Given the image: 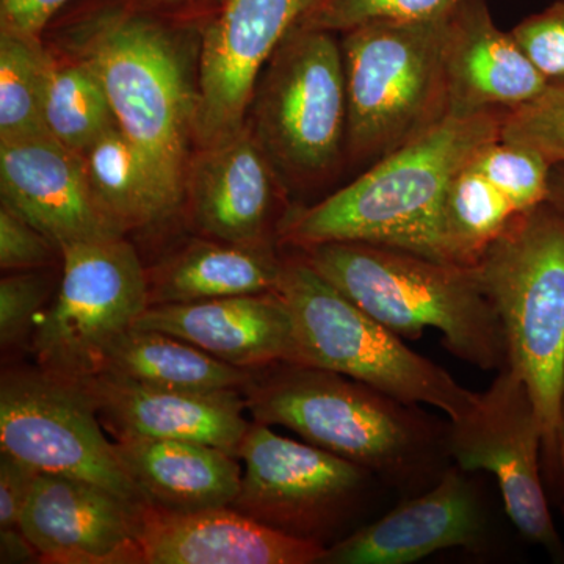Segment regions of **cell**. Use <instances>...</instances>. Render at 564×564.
Returning <instances> with one entry per match:
<instances>
[{
  "instance_id": "cell-1",
  "label": "cell",
  "mask_w": 564,
  "mask_h": 564,
  "mask_svg": "<svg viewBox=\"0 0 564 564\" xmlns=\"http://www.w3.org/2000/svg\"><path fill=\"white\" fill-rule=\"evenodd\" d=\"M202 31L196 21L110 0L77 14L58 41L101 80L121 131L177 207L195 144Z\"/></svg>"
},
{
  "instance_id": "cell-2",
  "label": "cell",
  "mask_w": 564,
  "mask_h": 564,
  "mask_svg": "<svg viewBox=\"0 0 564 564\" xmlns=\"http://www.w3.org/2000/svg\"><path fill=\"white\" fill-rule=\"evenodd\" d=\"M507 111L445 117L328 198L289 212L278 231L281 240L300 250L329 242L381 245L448 262L443 240L448 187L481 148L500 140Z\"/></svg>"
},
{
  "instance_id": "cell-3",
  "label": "cell",
  "mask_w": 564,
  "mask_h": 564,
  "mask_svg": "<svg viewBox=\"0 0 564 564\" xmlns=\"http://www.w3.org/2000/svg\"><path fill=\"white\" fill-rule=\"evenodd\" d=\"M242 392L256 422L285 426L388 484L415 488L451 455L448 430L419 406L332 370L273 362L252 370Z\"/></svg>"
},
{
  "instance_id": "cell-4",
  "label": "cell",
  "mask_w": 564,
  "mask_h": 564,
  "mask_svg": "<svg viewBox=\"0 0 564 564\" xmlns=\"http://www.w3.org/2000/svg\"><path fill=\"white\" fill-rule=\"evenodd\" d=\"M311 267L402 339L437 329L456 358L481 370L508 366L502 322L475 267L434 261L381 245L329 242L303 248Z\"/></svg>"
},
{
  "instance_id": "cell-5",
  "label": "cell",
  "mask_w": 564,
  "mask_h": 564,
  "mask_svg": "<svg viewBox=\"0 0 564 564\" xmlns=\"http://www.w3.org/2000/svg\"><path fill=\"white\" fill-rule=\"evenodd\" d=\"M502 322L508 366L524 378L558 469L564 425V212L545 202L519 212L475 265Z\"/></svg>"
},
{
  "instance_id": "cell-6",
  "label": "cell",
  "mask_w": 564,
  "mask_h": 564,
  "mask_svg": "<svg viewBox=\"0 0 564 564\" xmlns=\"http://www.w3.org/2000/svg\"><path fill=\"white\" fill-rule=\"evenodd\" d=\"M278 295L293 325V362L345 375L408 404H429L451 422L478 400L447 370L403 344L315 272L303 256L285 259Z\"/></svg>"
},
{
  "instance_id": "cell-7",
  "label": "cell",
  "mask_w": 564,
  "mask_h": 564,
  "mask_svg": "<svg viewBox=\"0 0 564 564\" xmlns=\"http://www.w3.org/2000/svg\"><path fill=\"white\" fill-rule=\"evenodd\" d=\"M454 10L344 33L345 152L352 161L377 162L447 117L445 44Z\"/></svg>"
},
{
  "instance_id": "cell-8",
  "label": "cell",
  "mask_w": 564,
  "mask_h": 564,
  "mask_svg": "<svg viewBox=\"0 0 564 564\" xmlns=\"http://www.w3.org/2000/svg\"><path fill=\"white\" fill-rule=\"evenodd\" d=\"M252 133L284 184H314L336 169L347 141L343 47L332 32L296 24L263 68Z\"/></svg>"
},
{
  "instance_id": "cell-9",
  "label": "cell",
  "mask_w": 564,
  "mask_h": 564,
  "mask_svg": "<svg viewBox=\"0 0 564 564\" xmlns=\"http://www.w3.org/2000/svg\"><path fill=\"white\" fill-rule=\"evenodd\" d=\"M57 296L33 340L40 367L63 377L98 373L110 345L150 306V280L124 237L66 245Z\"/></svg>"
},
{
  "instance_id": "cell-10",
  "label": "cell",
  "mask_w": 564,
  "mask_h": 564,
  "mask_svg": "<svg viewBox=\"0 0 564 564\" xmlns=\"http://www.w3.org/2000/svg\"><path fill=\"white\" fill-rule=\"evenodd\" d=\"M0 451L40 474L63 475L101 486L126 502L148 505L99 414L74 378L39 370H13L0 383Z\"/></svg>"
},
{
  "instance_id": "cell-11",
  "label": "cell",
  "mask_w": 564,
  "mask_h": 564,
  "mask_svg": "<svg viewBox=\"0 0 564 564\" xmlns=\"http://www.w3.org/2000/svg\"><path fill=\"white\" fill-rule=\"evenodd\" d=\"M239 458L245 474L232 508L256 521L323 544L355 513L369 486V470L252 422Z\"/></svg>"
},
{
  "instance_id": "cell-12",
  "label": "cell",
  "mask_w": 564,
  "mask_h": 564,
  "mask_svg": "<svg viewBox=\"0 0 564 564\" xmlns=\"http://www.w3.org/2000/svg\"><path fill=\"white\" fill-rule=\"evenodd\" d=\"M543 426L527 386L513 367L478 393L477 403L448 425V452L463 470L496 475L505 510L519 532L555 551L560 547L541 481Z\"/></svg>"
},
{
  "instance_id": "cell-13",
  "label": "cell",
  "mask_w": 564,
  "mask_h": 564,
  "mask_svg": "<svg viewBox=\"0 0 564 564\" xmlns=\"http://www.w3.org/2000/svg\"><path fill=\"white\" fill-rule=\"evenodd\" d=\"M311 0H225L204 21L195 147L231 139L247 126L256 85Z\"/></svg>"
},
{
  "instance_id": "cell-14",
  "label": "cell",
  "mask_w": 564,
  "mask_h": 564,
  "mask_svg": "<svg viewBox=\"0 0 564 564\" xmlns=\"http://www.w3.org/2000/svg\"><path fill=\"white\" fill-rule=\"evenodd\" d=\"M0 191L58 251L128 232L96 195L82 155L51 135L0 141Z\"/></svg>"
},
{
  "instance_id": "cell-15",
  "label": "cell",
  "mask_w": 564,
  "mask_h": 564,
  "mask_svg": "<svg viewBox=\"0 0 564 564\" xmlns=\"http://www.w3.org/2000/svg\"><path fill=\"white\" fill-rule=\"evenodd\" d=\"M141 510L101 486L39 474L22 514L21 532L40 563H143Z\"/></svg>"
},
{
  "instance_id": "cell-16",
  "label": "cell",
  "mask_w": 564,
  "mask_h": 564,
  "mask_svg": "<svg viewBox=\"0 0 564 564\" xmlns=\"http://www.w3.org/2000/svg\"><path fill=\"white\" fill-rule=\"evenodd\" d=\"M77 381L115 436L133 434L152 440L192 441L239 458L240 445L251 425L243 415L247 400L240 389L162 388L109 370Z\"/></svg>"
},
{
  "instance_id": "cell-17",
  "label": "cell",
  "mask_w": 564,
  "mask_h": 564,
  "mask_svg": "<svg viewBox=\"0 0 564 564\" xmlns=\"http://www.w3.org/2000/svg\"><path fill=\"white\" fill-rule=\"evenodd\" d=\"M284 181L250 124L214 147L196 148L188 163L185 202L212 239L272 245V225Z\"/></svg>"
},
{
  "instance_id": "cell-18",
  "label": "cell",
  "mask_w": 564,
  "mask_h": 564,
  "mask_svg": "<svg viewBox=\"0 0 564 564\" xmlns=\"http://www.w3.org/2000/svg\"><path fill=\"white\" fill-rule=\"evenodd\" d=\"M144 564H314L326 547L256 521L232 507L140 513Z\"/></svg>"
},
{
  "instance_id": "cell-19",
  "label": "cell",
  "mask_w": 564,
  "mask_h": 564,
  "mask_svg": "<svg viewBox=\"0 0 564 564\" xmlns=\"http://www.w3.org/2000/svg\"><path fill=\"white\" fill-rule=\"evenodd\" d=\"M484 525L473 485L458 470L445 469L422 496L326 547L321 563H414L444 549L475 547Z\"/></svg>"
},
{
  "instance_id": "cell-20",
  "label": "cell",
  "mask_w": 564,
  "mask_h": 564,
  "mask_svg": "<svg viewBox=\"0 0 564 564\" xmlns=\"http://www.w3.org/2000/svg\"><path fill=\"white\" fill-rule=\"evenodd\" d=\"M547 85L513 33L494 24L486 0L456 3L445 44L447 117L516 109Z\"/></svg>"
},
{
  "instance_id": "cell-21",
  "label": "cell",
  "mask_w": 564,
  "mask_h": 564,
  "mask_svg": "<svg viewBox=\"0 0 564 564\" xmlns=\"http://www.w3.org/2000/svg\"><path fill=\"white\" fill-rule=\"evenodd\" d=\"M133 328L180 337L242 369L295 359L291 313L276 292L151 304Z\"/></svg>"
},
{
  "instance_id": "cell-22",
  "label": "cell",
  "mask_w": 564,
  "mask_h": 564,
  "mask_svg": "<svg viewBox=\"0 0 564 564\" xmlns=\"http://www.w3.org/2000/svg\"><path fill=\"white\" fill-rule=\"evenodd\" d=\"M115 437L118 455L148 505L188 513L236 502L242 475L228 452L192 441Z\"/></svg>"
},
{
  "instance_id": "cell-23",
  "label": "cell",
  "mask_w": 564,
  "mask_h": 564,
  "mask_svg": "<svg viewBox=\"0 0 564 564\" xmlns=\"http://www.w3.org/2000/svg\"><path fill=\"white\" fill-rule=\"evenodd\" d=\"M282 269L273 245L195 242L155 272L150 306L276 292Z\"/></svg>"
},
{
  "instance_id": "cell-24",
  "label": "cell",
  "mask_w": 564,
  "mask_h": 564,
  "mask_svg": "<svg viewBox=\"0 0 564 564\" xmlns=\"http://www.w3.org/2000/svg\"><path fill=\"white\" fill-rule=\"evenodd\" d=\"M101 370L187 391H242L252 377V370L223 362L180 337L133 326L110 345Z\"/></svg>"
},
{
  "instance_id": "cell-25",
  "label": "cell",
  "mask_w": 564,
  "mask_h": 564,
  "mask_svg": "<svg viewBox=\"0 0 564 564\" xmlns=\"http://www.w3.org/2000/svg\"><path fill=\"white\" fill-rule=\"evenodd\" d=\"M80 155L96 195L126 231L158 225L180 210L120 126L104 133Z\"/></svg>"
},
{
  "instance_id": "cell-26",
  "label": "cell",
  "mask_w": 564,
  "mask_h": 564,
  "mask_svg": "<svg viewBox=\"0 0 564 564\" xmlns=\"http://www.w3.org/2000/svg\"><path fill=\"white\" fill-rule=\"evenodd\" d=\"M516 214L510 199L469 163L456 174L445 196L443 240L448 262L477 265Z\"/></svg>"
},
{
  "instance_id": "cell-27",
  "label": "cell",
  "mask_w": 564,
  "mask_h": 564,
  "mask_svg": "<svg viewBox=\"0 0 564 564\" xmlns=\"http://www.w3.org/2000/svg\"><path fill=\"white\" fill-rule=\"evenodd\" d=\"M44 122L52 139L77 154L120 126L101 80L73 58L52 65Z\"/></svg>"
},
{
  "instance_id": "cell-28",
  "label": "cell",
  "mask_w": 564,
  "mask_h": 564,
  "mask_svg": "<svg viewBox=\"0 0 564 564\" xmlns=\"http://www.w3.org/2000/svg\"><path fill=\"white\" fill-rule=\"evenodd\" d=\"M54 61L43 39L0 32V141L50 135L44 101Z\"/></svg>"
},
{
  "instance_id": "cell-29",
  "label": "cell",
  "mask_w": 564,
  "mask_h": 564,
  "mask_svg": "<svg viewBox=\"0 0 564 564\" xmlns=\"http://www.w3.org/2000/svg\"><path fill=\"white\" fill-rule=\"evenodd\" d=\"M470 165L503 193L518 212L533 209L549 199L552 165L529 148L492 141L478 151Z\"/></svg>"
},
{
  "instance_id": "cell-30",
  "label": "cell",
  "mask_w": 564,
  "mask_h": 564,
  "mask_svg": "<svg viewBox=\"0 0 564 564\" xmlns=\"http://www.w3.org/2000/svg\"><path fill=\"white\" fill-rule=\"evenodd\" d=\"M459 0H311L296 24L325 32H348L380 21H415L440 17Z\"/></svg>"
},
{
  "instance_id": "cell-31",
  "label": "cell",
  "mask_w": 564,
  "mask_h": 564,
  "mask_svg": "<svg viewBox=\"0 0 564 564\" xmlns=\"http://www.w3.org/2000/svg\"><path fill=\"white\" fill-rule=\"evenodd\" d=\"M500 140L543 155L552 166L564 163V84L545 90L505 113Z\"/></svg>"
},
{
  "instance_id": "cell-32",
  "label": "cell",
  "mask_w": 564,
  "mask_h": 564,
  "mask_svg": "<svg viewBox=\"0 0 564 564\" xmlns=\"http://www.w3.org/2000/svg\"><path fill=\"white\" fill-rule=\"evenodd\" d=\"M52 278L36 270H24L0 281V344H21L31 333L41 306L50 299Z\"/></svg>"
},
{
  "instance_id": "cell-33",
  "label": "cell",
  "mask_w": 564,
  "mask_h": 564,
  "mask_svg": "<svg viewBox=\"0 0 564 564\" xmlns=\"http://www.w3.org/2000/svg\"><path fill=\"white\" fill-rule=\"evenodd\" d=\"M511 33L547 84H564V0L525 18Z\"/></svg>"
},
{
  "instance_id": "cell-34",
  "label": "cell",
  "mask_w": 564,
  "mask_h": 564,
  "mask_svg": "<svg viewBox=\"0 0 564 564\" xmlns=\"http://www.w3.org/2000/svg\"><path fill=\"white\" fill-rule=\"evenodd\" d=\"M58 248L9 204L0 206V269L24 272L47 265Z\"/></svg>"
},
{
  "instance_id": "cell-35",
  "label": "cell",
  "mask_w": 564,
  "mask_h": 564,
  "mask_svg": "<svg viewBox=\"0 0 564 564\" xmlns=\"http://www.w3.org/2000/svg\"><path fill=\"white\" fill-rule=\"evenodd\" d=\"M39 474L17 456L0 451V533L21 532L22 514Z\"/></svg>"
},
{
  "instance_id": "cell-36",
  "label": "cell",
  "mask_w": 564,
  "mask_h": 564,
  "mask_svg": "<svg viewBox=\"0 0 564 564\" xmlns=\"http://www.w3.org/2000/svg\"><path fill=\"white\" fill-rule=\"evenodd\" d=\"M70 0H0V32L43 39L55 14Z\"/></svg>"
},
{
  "instance_id": "cell-37",
  "label": "cell",
  "mask_w": 564,
  "mask_h": 564,
  "mask_svg": "<svg viewBox=\"0 0 564 564\" xmlns=\"http://www.w3.org/2000/svg\"><path fill=\"white\" fill-rule=\"evenodd\" d=\"M143 9L158 11L180 20H195L202 14L210 18L225 0H132Z\"/></svg>"
},
{
  "instance_id": "cell-38",
  "label": "cell",
  "mask_w": 564,
  "mask_h": 564,
  "mask_svg": "<svg viewBox=\"0 0 564 564\" xmlns=\"http://www.w3.org/2000/svg\"><path fill=\"white\" fill-rule=\"evenodd\" d=\"M547 202L564 212V163L552 166Z\"/></svg>"
},
{
  "instance_id": "cell-39",
  "label": "cell",
  "mask_w": 564,
  "mask_h": 564,
  "mask_svg": "<svg viewBox=\"0 0 564 564\" xmlns=\"http://www.w3.org/2000/svg\"><path fill=\"white\" fill-rule=\"evenodd\" d=\"M558 470L562 474L563 489H564V425L558 437Z\"/></svg>"
}]
</instances>
